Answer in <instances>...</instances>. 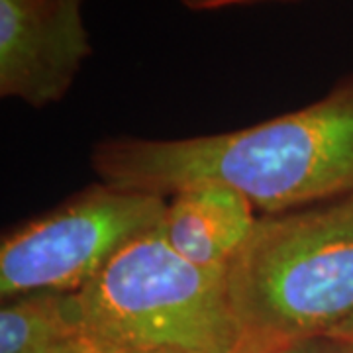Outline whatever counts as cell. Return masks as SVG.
I'll return each mask as SVG.
<instances>
[{
	"label": "cell",
	"instance_id": "3",
	"mask_svg": "<svg viewBox=\"0 0 353 353\" xmlns=\"http://www.w3.org/2000/svg\"><path fill=\"white\" fill-rule=\"evenodd\" d=\"M71 303L81 340L104 350L236 353L243 341L226 269L183 259L157 228L124 245Z\"/></svg>",
	"mask_w": 353,
	"mask_h": 353
},
{
	"label": "cell",
	"instance_id": "5",
	"mask_svg": "<svg viewBox=\"0 0 353 353\" xmlns=\"http://www.w3.org/2000/svg\"><path fill=\"white\" fill-rule=\"evenodd\" d=\"M87 0H0V97L32 108L63 101L92 53Z\"/></svg>",
	"mask_w": 353,
	"mask_h": 353
},
{
	"label": "cell",
	"instance_id": "6",
	"mask_svg": "<svg viewBox=\"0 0 353 353\" xmlns=\"http://www.w3.org/2000/svg\"><path fill=\"white\" fill-rule=\"evenodd\" d=\"M257 210L238 190L199 183L167 199L159 234L183 259L208 271H224L257 224Z\"/></svg>",
	"mask_w": 353,
	"mask_h": 353
},
{
	"label": "cell",
	"instance_id": "10",
	"mask_svg": "<svg viewBox=\"0 0 353 353\" xmlns=\"http://www.w3.org/2000/svg\"><path fill=\"white\" fill-rule=\"evenodd\" d=\"M326 338L340 341V343H345V345L353 347V316L352 318H347L345 322H341L340 326H336L332 332H328Z\"/></svg>",
	"mask_w": 353,
	"mask_h": 353
},
{
	"label": "cell",
	"instance_id": "8",
	"mask_svg": "<svg viewBox=\"0 0 353 353\" xmlns=\"http://www.w3.org/2000/svg\"><path fill=\"white\" fill-rule=\"evenodd\" d=\"M279 353H353V347L336 340H330L326 336H320V338H312V340L299 341Z\"/></svg>",
	"mask_w": 353,
	"mask_h": 353
},
{
	"label": "cell",
	"instance_id": "13",
	"mask_svg": "<svg viewBox=\"0 0 353 353\" xmlns=\"http://www.w3.org/2000/svg\"><path fill=\"white\" fill-rule=\"evenodd\" d=\"M53 353H83L81 340L75 341V343H71V345H67V347H61V350H57V352H53Z\"/></svg>",
	"mask_w": 353,
	"mask_h": 353
},
{
	"label": "cell",
	"instance_id": "11",
	"mask_svg": "<svg viewBox=\"0 0 353 353\" xmlns=\"http://www.w3.org/2000/svg\"><path fill=\"white\" fill-rule=\"evenodd\" d=\"M283 350H277V347H271L267 343H261V341L252 340V338H243L241 345L238 347L236 353H279Z\"/></svg>",
	"mask_w": 353,
	"mask_h": 353
},
{
	"label": "cell",
	"instance_id": "4",
	"mask_svg": "<svg viewBox=\"0 0 353 353\" xmlns=\"http://www.w3.org/2000/svg\"><path fill=\"white\" fill-rule=\"evenodd\" d=\"M167 199L97 185L12 230L0 245V296L73 294L130 241L152 232Z\"/></svg>",
	"mask_w": 353,
	"mask_h": 353
},
{
	"label": "cell",
	"instance_id": "2",
	"mask_svg": "<svg viewBox=\"0 0 353 353\" xmlns=\"http://www.w3.org/2000/svg\"><path fill=\"white\" fill-rule=\"evenodd\" d=\"M243 338L287 350L353 316V194L261 214L226 269Z\"/></svg>",
	"mask_w": 353,
	"mask_h": 353
},
{
	"label": "cell",
	"instance_id": "1",
	"mask_svg": "<svg viewBox=\"0 0 353 353\" xmlns=\"http://www.w3.org/2000/svg\"><path fill=\"white\" fill-rule=\"evenodd\" d=\"M101 183L169 199L199 183L238 190L263 214L353 194V73L312 104L255 126L194 138L102 139Z\"/></svg>",
	"mask_w": 353,
	"mask_h": 353
},
{
	"label": "cell",
	"instance_id": "9",
	"mask_svg": "<svg viewBox=\"0 0 353 353\" xmlns=\"http://www.w3.org/2000/svg\"><path fill=\"white\" fill-rule=\"evenodd\" d=\"M179 2L194 12H208V10H220L228 6H241L255 2H299V0H179Z\"/></svg>",
	"mask_w": 353,
	"mask_h": 353
},
{
	"label": "cell",
	"instance_id": "7",
	"mask_svg": "<svg viewBox=\"0 0 353 353\" xmlns=\"http://www.w3.org/2000/svg\"><path fill=\"white\" fill-rule=\"evenodd\" d=\"M79 340L71 294L32 292L2 304L0 353H53Z\"/></svg>",
	"mask_w": 353,
	"mask_h": 353
},
{
	"label": "cell",
	"instance_id": "12",
	"mask_svg": "<svg viewBox=\"0 0 353 353\" xmlns=\"http://www.w3.org/2000/svg\"><path fill=\"white\" fill-rule=\"evenodd\" d=\"M81 347L83 353H187V352H163V350H155V352H124V350H104V347H97L90 345L87 341L81 340Z\"/></svg>",
	"mask_w": 353,
	"mask_h": 353
}]
</instances>
